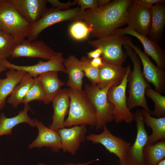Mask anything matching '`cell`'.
I'll list each match as a JSON object with an SVG mask.
<instances>
[{
	"label": "cell",
	"mask_w": 165,
	"mask_h": 165,
	"mask_svg": "<svg viewBox=\"0 0 165 165\" xmlns=\"http://www.w3.org/2000/svg\"><path fill=\"white\" fill-rule=\"evenodd\" d=\"M21 16L29 24L37 22L46 12V0H11Z\"/></svg>",
	"instance_id": "cell-17"
},
{
	"label": "cell",
	"mask_w": 165,
	"mask_h": 165,
	"mask_svg": "<svg viewBox=\"0 0 165 165\" xmlns=\"http://www.w3.org/2000/svg\"><path fill=\"white\" fill-rule=\"evenodd\" d=\"M23 110L19 112L16 116L7 118L5 114L2 113L0 115V137L3 135H11L13 129L16 125L22 123H27L30 126L34 127L35 124L33 119L28 115V112L31 110L28 104L24 105Z\"/></svg>",
	"instance_id": "cell-23"
},
{
	"label": "cell",
	"mask_w": 165,
	"mask_h": 165,
	"mask_svg": "<svg viewBox=\"0 0 165 165\" xmlns=\"http://www.w3.org/2000/svg\"><path fill=\"white\" fill-rule=\"evenodd\" d=\"M134 119L136 123L137 134L127 154L126 165H145L144 151L147 144L148 135L141 110L136 111L134 114Z\"/></svg>",
	"instance_id": "cell-12"
},
{
	"label": "cell",
	"mask_w": 165,
	"mask_h": 165,
	"mask_svg": "<svg viewBox=\"0 0 165 165\" xmlns=\"http://www.w3.org/2000/svg\"><path fill=\"white\" fill-rule=\"evenodd\" d=\"M9 70L6 73V78L0 79V110L4 108L7 97L11 94L15 87L28 74L21 70Z\"/></svg>",
	"instance_id": "cell-25"
},
{
	"label": "cell",
	"mask_w": 165,
	"mask_h": 165,
	"mask_svg": "<svg viewBox=\"0 0 165 165\" xmlns=\"http://www.w3.org/2000/svg\"><path fill=\"white\" fill-rule=\"evenodd\" d=\"M114 32L121 35H129L136 37L142 44L145 53L152 58L156 66L163 69L165 68V52L158 44L151 40L147 35L139 34L128 27L117 28Z\"/></svg>",
	"instance_id": "cell-15"
},
{
	"label": "cell",
	"mask_w": 165,
	"mask_h": 165,
	"mask_svg": "<svg viewBox=\"0 0 165 165\" xmlns=\"http://www.w3.org/2000/svg\"><path fill=\"white\" fill-rule=\"evenodd\" d=\"M42 41L30 42L24 39L16 44L12 53V58L27 57L49 60L57 53Z\"/></svg>",
	"instance_id": "cell-13"
},
{
	"label": "cell",
	"mask_w": 165,
	"mask_h": 165,
	"mask_svg": "<svg viewBox=\"0 0 165 165\" xmlns=\"http://www.w3.org/2000/svg\"><path fill=\"white\" fill-rule=\"evenodd\" d=\"M152 19L148 38L158 44L162 38L165 26V6L163 3L153 5L150 9Z\"/></svg>",
	"instance_id": "cell-22"
},
{
	"label": "cell",
	"mask_w": 165,
	"mask_h": 165,
	"mask_svg": "<svg viewBox=\"0 0 165 165\" xmlns=\"http://www.w3.org/2000/svg\"><path fill=\"white\" fill-rule=\"evenodd\" d=\"M132 0H113L100 7L88 9L82 13L81 20L90 28L92 35L98 38L114 32L127 24V9Z\"/></svg>",
	"instance_id": "cell-1"
},
{
	"label": "cell",
	"mask_w": 165,
	"mask_h": 165,
	"mask_svg": "<svg viewBox=\"0 0 165 165\" xmlns=\"http://www.w3.org/2000/svg\"><path fill=\"white\" fill-rule=\"evenodd\" d=\"M47 3H49L53 7L61 10H66L70 9L72 6L77 4L75 1L72 2L69 0L66 2H62L58 0H46Z\"/></svg>",
	"instance_id": "cell-34"
},
{
	"label": "cell",
	"mask_w": 165,
	"mask_h": 165,
	"mask_svg": "<svg viewBox=\"0 0 165 165\" xmlns=\"http://www.w3.org/2000/svg\"><path fill=\"white\" fill-rule=\"evenodd\" d=\"M98 7H101L108 4L110 1V0H97Z\"/></svg>",
	"instance_id": "cell-40"
},
{
	"label": "cell",
	"mask_w": 165,
	"mask_h": 165,
	"mask_svg": "<svg viewBox=\"0 0 165 165\" xmlns=\"http://www.w3.org/2000/svg\"><path fill=\"white\" fill-rule=\"evenodd\" d=\"M30 25L20 15L11 0H0V30L11 35L17 44L27 37Z\"/></svg>",
	"instance_id": "cell-4"
},
{
	"label": "cell",
	"mask_w": 165,
	"mask_h": 165,
	"mask_svg": "<svg viewBox=\"0 0 165 165\" xmlns=\"http://www.w3.org/2000/svg\"><path fill=\"white\" fill-rule=\"evenodd\" d=\"M158 165H165V159L162 160Z\"/></svg>",
	"instance_id": "cell-42"
},
{
	"label": "cell",
	"mask_w": 165,
	"mask_h": 165,
	"mask_svg": "<svg viewBox=\"0 0 165 165\" xmlns=\"http://www.w3.org/2000/svg\"><path fill=\"white\" fill-rule=\"evenodd\" d=\"M45 95L43 102L48 104L59 94L65 83L59 78L58 72L50 71L39 76Z\"/></svg>",
	"instance_id": "cell-24"
},
{
	"label": "cell",
	"mask_w": 165,
	"mask_h": 165,
	"mask_svg": "<svg viewBox=\"0 0 165 165\" xmlns=\"http://www.w3.org/2000/svg\"><path fill=\"white\" fill-rule=\"evenodd\" d=\"M90 64L94 67L99 68L103 64V61L101 57L96 58L90 60Z\"/></svg>",
	"instance_id": "cell-38"
},
{
	"label": "cell",
	"mask_w": 165,
	"mask_h": 165,
	"mask_svg": "<svg viewBox=\"0 0 165 165\" xmlns=\"http://www.w3.org/2000/svg\"><path fill=\"white\" fill-rule=\"evenodd\" d=\"M128 28L137 33L147 35L151 27L152 15L150 9L132 2L127 9Z\"/></svg>",
	"instance_id": "cell-14"
},
{
	"label": "cell",
	"mask_w": 165,
	"mask_h": 165,
	"mask_svg": "<svg viewBox=\"0 0 165 165\" xmlns=\"http://www.w3.org/2000/svg\"><path fill=\"white\" fill-rule=\"evenodd\" d=\"M132 2L145 8L150 9L152 6L158 3H164V0H132Z\"/></svg>",
	"instance_id": "cell-36"
},
{
	"label": "cell",
	"mask_w": 165,
	"mask_h": 165,
	"mask_svg": "<svg viewBox=\"0 0 165 165\" xmlns=\"http://www.w3.org/2000/svg\"><path fill=\"white\" fill-rule=\"evenodd\" d=\"M128 38L114 32L97 40L89 41L88 43L95 48L101 49L103 61L113 65H122L127 55L122 49V46L127 44Z\"/></svg>",
	"instance_id": "cell-7"
},
{
	"label": "cell",
	"mask_w": 165,
	"mask_h": 165,
	"mask_svg": "<svg viewBox=\"0 0 165 165\" xmlns=\"http://www.w3.org/2000/svg\"><path fill=\"white\" fill-rule=\"evenodd\" d=\"M127 44L129 45L138 56L142 65L143 75L146 81L152 83L155 90L159 93H164L165 90V72L164 69L155 65L149 57L129 38Z\"/></svg>",
	"instance_id": "cell-11"
},
{
	"label": "cell",
	"mask_w": 165,
	"mask_h": 165,
	"mask_svg": "<svg viewBox=\"0 0 165 165\" xmlns=\"http://www.w3.org/2000/svg\"><path fill=\"white\" fill-rule=\"evenodd\" d=\"M33 78L28 73L24 76L19 83L15 87L7 102L15 108L23 102L24 98L31 87Z\"/></svg>",
	"instance_id": "cell-28"
},
{
	"label": "cell",
	"mask_w": 165,
	"mask_h": 165,
	"mask_svg": "<svg viewBox=\"0 0 165 165\" xmlns=\"http://www.w3.org/2000/svg\"><path fill=\"white\" fill-rule=\"evenodd\" d=\"M165 158V140L147 145L144 151L145 165H158Z\"/></svg>",
	"instance_id": "cell-27"
},
{
	"label": "cell",
	"mask_w": 165,
	"mask_h": 165,
	"mask_svg": "<svg viewBox=\"0 0 165 165\" xmlns=\"http://www.w3.org/2000/svg\"><path fill=\"white\" fill-rule=\"evenodd\" d=\"M75 1L78 5L82 14L87 9L98 7L97 0H75Z\"/></svg>",
	"instance_id": "cell-35"
},
{
	"label": "cell",
	"mask_w": 165,
	"mask_h": 165,
	"mask_svg": "<svg viewBox=\"0 0 165 165\" xmlns=\"http://www.w3.org/2000/svg\"><path fill=\"white\" fill-rule=\"evenodd\" d=\"M7 69L5 68L2 65L0 60V74L2 72L6 71Z\"/></svg>",
	"instance_id": "cell-41"
},
{
	"label": "cell",
	"mask_w": 165,
	"mask_h": 165,
	"mask_svg": "<svg viewBox=\"0 0 165 165\" xmlns=\"http://www.w3.org/2000/svg\"><path fill=\"white\" fill-rule=\"evenodd\" d=\"M102 129L103 131L100 134H90L86 137V139L93 144L102 145L110 152L115 155L118 158L120 165H126L131 143L113 135L106 125Z\"/></svg>",
	"instance_id": "cell-9"
},
{
	"label": "cell",
	"mask_w": 165,
	"mask_h": 165,
	"mask_svg": "<svg viewBox=\"0 0 165 165\" xmlns=\"http://www.w3.org/2000/svg\"><path fill=\"white\" fill-rule=\"evenodd\" d=\"M70 99L68 89H61L52 102L53 113L49 127L56 131L64 127L65 117L68 113Z\"/></svg>",
	"instance_id": "cell-19"
},
{
	"label": "cell",
	"mask_w": 165,
	"mask_h": 165,
	"mask_svg": "<svg viewBox=\"0 0 165 165\" xmlns=\"http://www.w3.org/2000/svg\"><path fill=\"white\" fill-rule=\"evenodd\" d=\"M16 44L11 35L0 30V60L7 59L11 57L12 51Z\"/></svg>",
	"instance_id": "cell-31"
},
{
	"label": "cell",
	"mask_w": 165,
	"mask_h": 165,
	"mask_svg": "<svg viewBox=\"0 0 165 165\" xmlns=\"http://www.w3.org/2000/svg\"><path fill=\"white\" fill-rule=\"evenodd\" d=\"M91 31V28L81 20L75 21L71 25L69 29L71 36L77 40L86 39Z\"/></svg>",
	"instance_id": "cell-32"
},
{
	"label": "cell",
	"mask_w": 165,
	"mask_h": 165,
	"mask_svg": "<svg viewBox=\"0 0 165 165\" xmlns=\"http://www.w3.org/2000/svg\"><path fill=\"white\" fill-rule=\"evenodd\" d=\"M80 61L85 75L90 80L91 84L97 85L98 82L99 68L92 66L90 59L86 56L82 57Z\"/></svg>",
	"instance_id": "cell-33"
},
{
	"label": "cell",
	"mask_w": 165,
	"mask_h": 165,
	"mask_svg": "<svg viewBox=\"0 0 165 165\" xmlns=\"http://www.w3.org/2000/svg\"><path fill=\"white\" fill-rule=\"evenodd\" d=\"M113 85H115L111 83L102 88L97 85L87 84L85 85L84 90L96 112L97 122L95 127L97 130H101L108 123L114 120L113 106L107 98L108 91Z\"/></svg>",
	"instance_id": "cell-5"
},
{
	"label": "cell",
	"mask_w": 165,
	"mask_h": 165,
	"mask_svg": "<svg viewBox=\"0 0 165 165\" xmlns=\"http://www.w3.org/2000/svg\"><path fill=\"white\" fill-rule=\"evenodd\" d=\"M33 120L38 128V134L36 139L29 145L28 148L45 147L50 148L53 152H58L61 149L62 146L61 137L57 131L48 128L36 119Z\"/></svg>",
	"instance_id": "cell-16"
},
{
	"label": "cell",
	"mask_w": 165,
	"mask_h": 165,
	"mask_svg": "<svg viewBox=\"0 0 165 165\" xmlns=\"http://www.w3.org/2000/svg\"><path fill=\"white\" fill-rule=\"evenodd\" d=\"M45 95L39 76L33 78L32 84L24 99V105L35 100L43 101Z\"/></svg>",
	"instance_id": "cell-30"
},
{
	"label": "cell",
	"mask_w": 165,
	"mask_h": 165,
	"mask_svg": "<svg viewBox=\"0 0 165 165\" xmlns=\"http://www.w3.org/2000/svg\"><path fill=\"white\" fill-rule=\"evenodd\" d=\"M99 160L98 159H96L95 160H93L90 161L88 162L84 163H68L66 164H64L63 165H87L89 164L94 162L97 161ZM38 165H48L44 163H38Z\"/></svg>",
	"instance_id": "cell-39"
},
{
	"label": "cell",
	"mask_w": 165,
	"mask_h": 165,
	"mask_svg": "<svg viewBox=\"0 0 165 165\" xmlns=\"http://www.w3.org/2000/svg\"><path fill=\"white\" fill-rule=\"evenodd\" d=\"M68 75L66 85L70 88L82 91L83 79L85 76L80 60L75 55H70L63 63Z\"/></svg>",
	"instance_id": "cell-21"
},
{
	"label": "cell",
	"mask_w": 165,
	"mask_h": 165,
	"mask_svg": "<svg viewBox=\"0 0 165 165\" xmlns=\"http://www.w3.org/2000/svg\"><path fill=\"white\" fill-rule=\"evenodd\" d=\"M141 112L144 123L152 130V134L148 136L147 145L153 144L165 140V117H153L150 112L143 109Z\"/></svg>",
	"instance_id": "cell-26"
},
{
	"label": "cell",
	"mask_w": 165,
	"mask_h": 165,
	"mask_svg": "<svg viewBox=\"0 0 165 165\" xmlns=\"http://www.w3.org/2000/svg\"><path fill=\"white\" fill-rule=\"evenodd\" d=\"M126 54L130 58L133 65V70L129 75V95L127 105L130 111L138 106L151 113L145 97V90L151 86L145 79L141 70V61L133 50L127 44L124 45Z\"/></svg>",
	"instance_id": "cell-2"
},
{
	"label": "cell",
	"mask_w": 165,
	"mask_h": 165,
	"mask_svg": "<svg viewBox=\"0 0 165 165\" xmlns=\"http://www.w3.org/2000/svg\"><path fill=\"white\" fill-rule=\"evenodd\" d=\"M57 132L61 138V149L74 155L86 139L87 129L86 126H75L69 128H61Z\"/></svg>",
	"instance_id": "cell-18"
},
{
	"label": "cell",
	"mask_w": 165,
	"mask_h": 165,
	"mask_svg": "<svg viewBox=\"0 0 165 165\" xmlns=\"http://www.w3.org/2000/svg\"><path fill=\"white\" fill-rule=\"evenodd\" d=\"M70 101L68 116L65 120L64 127L90 126L95 127L97 115L95 110L88 99L84 90L79 91L68 89Z\"/></svg>",
	"instance_id": "cell-3"
},
{
	"label": "cell",
	"mask_w": 165,
	"mask_h": 165,
	"mask_svg": "<svg viewBox=\"0 0 165 165\" xmlns=\"http://www.w3.org/2000/svg\"><path fill=\"white\" fill-rule=\"evenodd\" d=\"M65 59L62 52L57 53L52 58L46 61H39L35 64L30 66H20L11 63L7 59L1 60L3 66L6 69L21 70L31 76L33 78L50 71H55L66 73L63 63Z\"/></svg>",
	"instance_id": "cell-10"
},
{
	"label": "cell",
	"mask_w": 165,
	"mask_h": 165,
	"mask_svg": "<svg viewBox=\"0 0 165 165\" xmlns=\"http://www.w3.org/2000/svg\"><path fill=\"white\" fill-rule=\"evenodd\" d=\"M130 71V66L121 82L118 85L112 86L107 93L108 100L113 106L114 120L117 123L124 121L129 124L134 120V114L130 112L127 107L126 95L128 77Z\"/></svg>",
	"instance_id": "cell-8"
},
{
	"label": "cell",
	"mask_w": 165,
	"mask_h": 165,
	"mask_svg": "<svg viewBox=\"0 0 165 165\" xmlns=\"http://www.w3.org/2000/svg\"><path fill=\"white\" fill-rule=\"evenodd\" d=\"M130 65L124 67L122 65L111 64L103 61V65L99 68L98 82L97 84L100 88H103L113 83L119 85L123 80Z\"/></svg>",
	"instance_id": "cell-20"
},
{
	"label": "cell",
	"mask_w": 165,
	"mask_h": 165,
	"mask_svg": "<svg viewBox=\"0 0 165 165\" xmlns=\"http://www.w3.org/2000/svg\"><path fill=\"white\" fill-rule=\"evenodd\" d=\"M145 96L152 100L154 103V109L150 114L157 118L165 117V97L151 87L145 90Z\"/></svg>",
	"instance_id": "cell-29"
},
{
	"label": "cell",
	"mask_w": 165,
	"mask_h": 165,
	"mask_svg": "<svg viewBox=\"0 0 165 165\" xmlns=\"http://www.w3.org/2000/svg\"><path fill=\"white\" fill-rule=\"evenodd\" d=\"M82 15L79 6L66 10L53 7L47 9L37 22L30 25L27 37L28 40L30 42L36 40L43 31L55 24L64 21L81 20Z\"/></svg>",
	"instance_id": "cell-6"
},
{
	"label": "cell",
	"mask_w": 165,
	"mask_h": 165,
	"mask_svg": "<svg viewBox=\"0 0 165 165\" xmlns=\"http://www.w3.org/2000/svg\"><path fill=\"white\" fill-rule=\"evenodd\" d=\"M102 53V50L101 48H97L94 50L88 52L87 53V57L90 59L99 57L101 55Z\"/></svg>",
	"instance_id": "cell-37"
}]
</instances>
